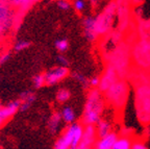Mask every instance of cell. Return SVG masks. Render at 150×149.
I'll use <instances>...</instances> for the list:
<instances>
[{
  "mask_svg": "<svg viewBox=\"0 0 150 149\" xmlns=\"http://www.w3.org/2000/svg\"><path fill=\"white\" fill-rule=\"evenodd\" d=\"M76 149H93V147H89V146H84L82 144H78Z\"/></svg>",
  "mask_w": 150,
  "mask_h": 149,
  "instance_id": "f35d334b",
  "label": "cell"
},
{
  "mask_svg": "<svg viewBox=\"0 0 150 149\" xmlns=\"http://www.w3.org/2000/svg\"><path fill=\"white\" fill-rule=\"evenodd\" d=\"M95 128H96V133H97L98 139L105 137V136H108V133H110L112 131V123H110L108 120H106V119H102V118H101L98 121V123L95 125Z\"/></svg>",
  "mask_w": 150,
  "mask_h": 149,
  "instance_id": "d6986e66",
  "label": "cell"
},
{
  "mask_svg": "<svg viewBox=\"0 0 150 149\" xmlns=\"http://www.w3.org/2000/svg\"><path fill=\"white\" fill-rule=\"evenodd\" d=\"M117 1H110L99 15L95 17V31L98 38L110 35L116 17Z\"/></svg>",
  "mask_w": 150,
  "mask_h": 149,
  "instance_id": "5b68a950",
  "label": "cell"
},
{
  "mask_svg": "<svg viewBox=\"0 0 150 149\" xmlns=\"http://www.w3.org/2000/svg\"><path fill=\"white\" fill-rule=\"evenodd\" d=\"M68 75H69L68 68L59 67V66L53 67L44 73L45 84L46 86H54V84H59L62 80H64Z\"/></svg>",
  "mask_w": 150,
  "mask_h": 149,
  "instance_id": "30bf717a",
  "label": "cell"
},
{
  "mask_svg": "<svg viewBox=\"0 0 150 149\" xmlns=\"http://www.w3.org/2000/svg\"><path fill=\"white\" fill-rule=\"evenodd\" d=\"M130 47L131 45L124 40L118 46L104 54L106 65L110 66L116 71L119 79H126L131 68Z\"/></svg>",
  "mask_w": 150,
  "mask_h": 149,
  "instance_id": "6da1fadb",
  "label": "cell"
},
{
  "mask_svg": "<svg viewBox=\"0 0 150 149\" xmlns=\"http://www.w3.org/2000/svg\"><path fill=\"white\" fill-rule=\"evenodd\" d=\"M105 106L103 94L98 89H92L88 93L82 113V125H96L101 119Z\"/></svg>",
  "mask_w": 150,
  "mask_h": 149,
  "instance_id": "7a4b0ae2",
  "label": "cell"
},
{
  "mask_svg": "<svg viewBox=\"0 0 150 149\" xmlns=\"http://www.w3.org/2000/svg\"><path fill=\"white\" fill-rule=\"evenodd\" d=\"M69 148H70L69 144L62 136L56 140L55 144H54V146H53V149H69Z\"/></svg>",
  "mask_w": 150,
  "mask_h": 149,
  "instance_id": "f546056e",
  "label": "cell"
},
{
  "mask_svg": "<svg viewBox=\"0 0 150 149\" xmlns=\"http://www.w3.org/2000/svg\"><path fill=\"white\" fill-rule=\"evenodd\" d=\"M35 94L33 92L27 91L22 93L20 95V98H19L20 111H26L27 109H29V106L35 102Z\"/></svg>",
  "mask_w": 150,
  "mask_h": 149,
  "instance_id": "ffe728a7",
  "label": "cell"
},
{
  "mask_svg": "<svg viewBox=\"0 0 150 149\" xmlns=\"http://www.w3.org/2000/svg\"><path fill=\"white\" fill-rule=\"evenodd\" d=\"M6 31H7L6 29L0 24V43L2 42L3 39H4V35H5V33H6Z\"/></svg>",
  "mask_w": 150,
  "mask_h": 149,
  "instance_id": "74e56055",
  "label": "cell"
},
{
  "mask_svg": "<svg viewBox=\"0 0 150 149\" xmlns=\"http://www.w3.org/2000/svg\"><path fill=\"white\" fill-rule=\"evenodd\" d=\"M82 27H83L84 37L87 38L88 41L94 42V41L98 40L96 31H95V17H86L82 20Z\"/></svg>",
  "mask_w": 150,
  "mask_h": 149,
  "instance_id": "9a60e30c",
  "label": "cell"
},
{
  "mask_svg": "<svg viewBox=\"0 0 150 149\" xmlns=\"http://www.w3.org/2000/svg\"><path fill=\"white\" fill-rule=\"evenodd\" d=\"M62 117V120L65 121L66 123L68 124H72L75 122V119H76V115H75V112L72 107L70 106H66L64 107L63 110L59 112Z\"/></svg>",
  "mask_w": 150,
  "mask_h": 149,
  "instance_id": "7402d4cb",
  "label": "cell"
},
{
  "mask_svg": "<svg viewBox=\"0 0 150 149\" xmlns=\"http://www.w3.org/2000/svg\"><path fill=\"white\" fill-rule=\"evenodd\" d=\"M131 142H132V138L119 137L112 149H131Z\"/></svg>",
  "mask_w": 150,
  "mask_h": 149,
  "instance_id": "603a6c76",
  "label": "cell"
},
{
  "mask_svg": "<svg viewBox=\"0 0 150 149\" xmlns=\"http://www.w3.org/2000/svg\"><path fill=\"white\" fill-rule=\"evenodd\" d=\"M33 86L35 89H40L45 86V77L44 73H40L33 77Z\"/></svg>",
  "mask_w": 150,
  "mask_h": 149,
  "instance_id": "4316f807",
  "label": "cell"
},
{
  "mask_svg": "<svg viewBox=\"0 0 150 149\" xmlns=\"http://www.w3.org/2000/svg\"><path fill=\"white\" fill-rule=\"evenodd\" d=\"M116 16L118 18L117 31H120L122 35L128 33L134 27L136 23H134V16L131 11V5L129 1L120 0L117 1V11Z\"/></svg>",
  "mask_w": 150,
  "mask_h": 149,
  "instance_id": "52a82bcc",
  "label": "cell"
},
{
  "mask_svg": "<svg viewBox=\"0 0 150 149\" xmlns=\"http://www.w3.org/2000/svg\"><path fill=\"white\" fill-rule=\"evenodd\" d=\"M56 61H57V64L59 65V67H65L67 68V66L69 65V60L67 58V56L63 55V54H59L56 58Z\"/></svg>",
  "mask_w": 150,
  "mask_h": 149,
  "instance_id": "e575fe53",
  "label": "cell"
},
{
  "mask_svg": "<svg viewBox=\"0 0 150 149\" xmlns=\"http://www.w3.org/2000/svg\"><path fill=\"white\" fill-rule=\"evenodd\" d=\"M14 14H15V11L11 6V4H9V1H2V0H0V24L6 31L12 29Z\"/></svg>",
  "mask_w": 150,
  "mask_h": 149,
  "instance_id": "7c38bea8",
  "label": "cell"
},
{
  "mask_svg": "<svg viewBox=\"0 0 150 149\" xmlns=\"http://www.w3.org/2000/svg\"><path fill=\"white\" fill-rule=\"evenodd\" d=\"M89 84L90 87H92L93 89H97L99 84V77L98 76H94L91 79H89Z\"/></svg>",
  "mask_w": 150,
  "mask_h": 149,
  "instance_id": "d590c367",
  "label": "cell"
},
{
  "mask_svg": "<svg viewBox=\"0 0 150 149\" xmlns=\"http://www.w3.org/2000/svg\"><path fill=\"white\" fill-rule=\"evenodd\" d=\"M83 133V125L82 123H72L69 124L64 131L62 137L67 141L70 147H77L80 143Z\"/></svg>",
  "mask_w": 150,
  "mask_h": 149,
  "instance_id": "9c48e42d",
  "label": "cell"
},
{
  "mask_svg": "<svg viewBox=\"0 0 150 149\" xmlns=\"http://www.w3.org/2000/svg\"><path fill=\"white\" fill-rule=\"evenodd\" d=\"M70 97H71L70 90H69V89H66V88H62L56 92L55 99L59 103H65L70 99Z\"/></svg>",
  "mask_w": 150,
  "mask_h": 149,
  "instance_id": "cb8c5ba5",
  "label": "cell"
},
{
  "mask_svg": "<svg viewBox=\"0 0 150 149\" xmlns=\"http://www.w3.org/2000/svg\"><path fill=\"white\" fill-rule=\"evenodd\" d=\"M119 137H126V138H132L134 136V131L129 127H122L120 129V133H119Z\"/></svg>",
  "mask_w": 150,
  "mask_h": 149,
  "instance_id": "d6a6232c",
  "label": "cell"
},
{
  "mask_svg": "<svg viewBox=\"0 0 150 149\" xmlns=\"http://www.w3.org/2000/svg\"><path fill=\"white\" fill-rule=\"evenodd\" d=\"M97 140H98V137H97L95 125H83V133H82V138L79 144L93 147Z\"/></svg>",
  "mask_w": 150,
  "mask_h": 149,
  "instance_id": "5bb4252c",
  "label": "cell"
},
{
  "mask_svg": "<svg viewBox=\"0 0 150 149\" xmlns=\"http://www.w3.org/2000/svg\"><path fill=\"white\" fill-rule=\"evenodd\" d=\"M19 110H20L19 100H14L5 105L0 104V127L4 125Z\"/></svg>",
  "mask_w": 150,
  "mask_h": 149,
  "instance_id": "4fadbf2b",
  "label": "cell"
},
{
  "mask_svg": "<svg viewBox=\"0 0 150 149\" xmlns=\"http://www.w3.org/2000/svg\"><path fill=\"white\" fill-rule=\"evenodd\" d=\"M119 138L117 133L112 131L110 133H108V136L103 138H100L96 141L95 145L93 146L94 149H112L114 145H115L116 141Z\"/></svg>",
  "mask_w": 150,
  "mask_h": 149,
  "instance_id": "2e32d148",
  "label": "cell"
},
{
  "mask_svg": "<svg viewBox=\"0 0 150 149\" xmlns=\"http://www.w3.org/2000/svg\"><path fill=\"white\" fill-rule=\"evenodd\" d=\"M29 46H30V43L28 42L27 40H17L14 44V50L17 52H20L26 50Z\"/></svg>",
  "mask_w": 150,
  "mask_h": 149,
  "instance_id": "484cf974",
  "label": "cell"
},
{
  "mask_svg": "<svg viewBox=\"0 0 150 149\" xmlns=\"http://www.w3.org/2000/svg\"><path fill=\"white\" fill-rule=\"evenodd\" d=\"M134 110L138 121L145 127L150 126V86L134 88Z\"/></svg>",
  "mask_w": 150,
  "mask_h": 149,
  "instance_id": "277c9868",
  "label": "cell"
},
{
  "mask_svg": "<svg viewBox=\"0 0 150 149\" xmlns=\"http://www.w3.org/2000/svg\"><path fill=\"white\" fill-rule=\"evenodd\" d=\"M57 6L62 11H69L72 7V2L67 0H61V1H57Z\"/></svg>",
  "mask_w": 150,
  "mask_h": 149,
  "instance_id": "836d02e7",
  "label": "cell"
},
{
  "mask_svg": "<svg viewBox=\"0 0 150 149\" xmlns=\"http://www.w3.org/2000/svg\"><path fill=\"white\" fill-rule=\"evenodd\" d=\"M131 149H148V146L143 139H136L131 142Z\"/></svg>",
  "mask_w": 150,
  "mask_h": 149,
  "instance_id": "4dcf8cb0",
  "label": "cell"
},
{
  "mask_svg": "<svg viewBox=\"0 0 150 149\" xmlns=\"http://www.w3.org/2000/svg\"><path fill=\"white\" fill-rule=\"evenodd\" d=\"M132 67L150 69V41L138 39L130 47Z\"/></svg>",
  "mask_w": 150,
  "mask_h": 149,
  "instance_id": "8992f818",
  "label": "cell"
},
{
  "mask_svg": "<svg viewBox=\"0 0 150 149\" xmlns=\"http://www.w3.org/2000/svg\"><path fill=\"white\" fill-rule=\"evenodd\" d=\"M35 3H37V1H35V0H12V1H9V4L15 12L22 15L27 14V12L30 11L31 7Z\"/></svg>",
  "mask_w": 150,
  "mask_h": 149,
  "instance_id": "e0dca14e",
  "label": "cell"
},
{
  "mask_svg": "<svg viewBox=\"0 0 150 149\" xmlns=\"http://www.w3.org/2000/svg\"><path fill=\"white\" fill-rule=\"evenodd\" d=\"M129 84L126 79H118L108 90L103 93V98L105 102L112 105L115 111L121 113L124 110L125 105L128 100Z\"/></svg>",
  "mask_w": 150,
  "mask_h": 149,
  "instance_id": "3957f363",
  "label": "cell"
},
{
  "mask_svg": "<svg viewBox=\"0 0 150 149\" xmlns=\"http://www.w3.org/2000/svg\"><path fill=\"white\" fill-rule=\"evenodd\" d=\"M72 77L75 79V80H77L78 82H80V84H82V87H83V88H86V89L90 88L89 79L84 76V75H82L81 73H77V72L72 73Z\"/></svg>",
  "mask_w": 150,
  "mask_h": 149,
  "instance_id": "83f0119b",
  "label": "cell"
},
{
  "mask_svg": "<svg viewBox=\"0 0 150 149\" xmlns=\"http://www.w3.org/2000/svg\"><path fill=\"white\" fill-rule=\"evenodd\" d=\"M23 17H24V15L15 12L14 17H13L12 29H14V31L19 29V27H20V25H21V23H22V20H23Z\"/></svg>",
  "mask_w": 150,
  "mask_h": 149,
  "instance_id": "f1b7e54d",
  "label": "cell"
},
{
  "mask_svg": "<svg viewBox=\"0 0 150 149\" xmlns=\"http://www.w3.org/2000/svg\"><path fill=\"white\" fill-rule=\"evenodd\" d=\"M55 48H56V50H57V51L61 52V54L64 53V52H66L69 48L68 40H67V39L56 40V41H55Z\"/></svg>",
  "mask_w": 150,
  "mask_h": 149,
  "instance_id": "d4e9b609",
  "label": "cell"
},
{
  "mask_svg": "<svg viewBox=\"0 0 150 149\" xmlns=\"http://www.w3.org/2000/svg\"><path fill=\"white\" fill-rule=\"evenodd\" d=\"M136 33L140 40H148L150 35V19H140L136 20Z\"/></svg>",
  "mask_w": 150,
  "mask_h": 149,
  "instance_id": "ac0fdd59",
  "label": "cell"
},
{
  "mask_svg": "<svg viewBox=\"0 0 150 149\" xmlns=\"http://www.w3.org/2000/svg\"><path fill=\"white\" fill-rule=\"evenodd\" d=\"M69 149H76V147H70Z\"/></svg>",
  "mask_w": 150,
  "mask_h": 149,
  "instance_id": "ab89813d",
  "label": "cell"
},
{
  "mask_svg": "<svg viewBox=\"0 0 150 149\" xmlns=\"http://www.w3.org/2000/svg\"><path fill=\"white\" fill-rule=\"evenodd\" d=\"M61 122H62V117L59 112H54L51 114L49 120H48V129L51 133H57V131L61 127Z\"/></svg>",
  "mask_w": 150,
  "mask_h": 149,
  "instance_id": "44dd1931",
  "label": "cell"
},
{
  "mask_svg": "<svg viewBox=\"0 0 150 149\" xmlns=\"http://www.w3.org/2000/svg\"><path fill=\"white\" fill-rule=\"evenodd\" d=\"M72 7L77 13H82L86 9V2L82 0H75L72 2Z\"/></svg>",
  "mask_w": 150,
  "mask_h": 149,
  "instance_id": "1f68e13d",
  "label": "cell"
},
{
  "mask_svg": "<svg viewBox=\"0 0 150 149\" xmlns=\"http://www.w3.org/2000/svg\"><path fill=\"white\" fill-rule=\"evenodd\" d=\"M8 58H9L8 52H3V53L0 54V65H1V64H4L5 62L8 61Z\"/></svg>",
  "mask_w": 150,
  "mask_h": 149,
  "instance_id": "8d00e7d4",
  "label": "cell"
},
{
  "mask_svg": "<svg viewBox=\"0 0 150 149\" xmlns=\"http://www.w3.org/2000/svg\"><path fill=\"white\" fill-rule=\"evenodd\" d=\"M118 79H119V77H118L116 71L110 66L106 65L101 77H99V84L97 89L103 94L106 90H108L112 84H115Z\"/></svg>",
  "mask_w": 150,
  "mask_h": 149,
  "instance_id": "8fae6325",
  "label": "cell"
},
{
  "mask_svg": "<svg viewBox=\"0 0 150 149\" xmlns=\"http://www.w3.org/2000/svg\"><path fill=\"white\" fill-rule=\"evenodd\" d=\"M126 80L132 86H150V69H140L131 66Z\"/></svg>",
  "mask_w": 150,
  "mask_h": 149,
  "instance_id": "ba28073f",
  "label": "cell"
}]
</instances>
